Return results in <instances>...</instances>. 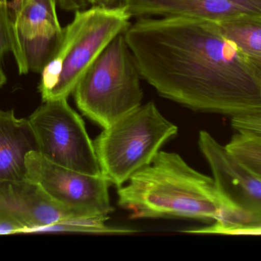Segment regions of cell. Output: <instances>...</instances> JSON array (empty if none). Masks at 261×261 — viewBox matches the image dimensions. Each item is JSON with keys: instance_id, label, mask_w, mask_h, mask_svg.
Segmentation results:
<instances>
[{"instance_id": "5bb4252c", "label": "cell", "mask_w": 261, "mask_h": 261, "mask_svg": "<svg viewBox=\"0 0 261 261\" xmlns=\"http://www.w3.org/2000/svg\"><path fill=\"white\" fill-rule=\"evenodd\" d=\"M227 148L261 176V138L236 133Z\"/></svg>"}, {"instance_id": "5b68a950", "label": "cell", "mask_w": 261, "mask_h": 261, "mask_svg": "<svg viewBox=\"0 0 261 261\" xmlns=\"http://www.w3.org/2000/svg\"><path fill=\"white\" fill-rule=\"evenodd\" d=\"M153 102L141 104L104 128L94 147L102 176L120 188L134 174L150 165L161 147L177 134Z\"/></svg>"}, {"instance_id": "e0dca14e", "label": "cell", "mask_w": 261, "mask_h": 261, "mask_svg": "<svg viewBox=\"0 0 261 261\" xmlns=\"http://www.w3.org/2000/svg\"><path fill=\"white\" fill-rule=\"evenodd\" d=\"M11 52L10 26L7 0H0V59Z\"/></svg>"}, {"instance_id": "277c9868", "label": "cell", "mask_w": 261, "mask_h": 261, "mask_svg": "<svg viewBox=\"0 0 261 261\" xmlns=\"http://www.w3.org/2000/svg\"><path fill=\"white\" fill-rule=\"evenodd\" d=\"M141 75L125 37L116 35L76 84L73 94L79 110L107 128L141 105Z\"/></svg>"}, {"instance_id": "7c38bea8", "label": "cell", "mask_w": 261, "mask_h": 261, "mask_svg": "<svg viewBox=\"0 0 261 261\" xmlns=\"http://www.w3.org/2000/svg\"><path fill=\"white\" fill-rule=\"evenodd\" d=\"M32 151L38 145L29 121L12 110L0 111V180H26V156Z\"/></svg>"}, {"instance_id": "6da1fadb", "label": "cell", "mask_w": 261, "mask_h": 261, "mask_svg": "<svg viewBox=\"0 0 261 261\" xmlns=\"http://www.w3.org/2000/svg\"><path fill=\"white\" fill-rule=\"evenodd\" d=\"M125 37L141 78L164 98L232 118L261 112L252 65L217 22L142 17L130 24Z\"/></svg>"}, {"instance_id": "ffe728a7", "label": "cell", "mask_w": 261, "mask_h": 261, "mask_svg": "<svg viewBox=\"0 0 261 261\" xmlns=\"http://www.w3.org/2000/svg\"><path fill=\"white\" fill-rule=\"evenodd\" d=\"M248 60H249L250 63H251V65H252L254 74H255L256 78H257V81H258L261 89V61H256V60L251 59Z\"/></svg>"}, {"instance_id": "ba28073f", "label": "cell", "mask_w": 261, "mask_h": 261, "mask_svg": "<svg viewBox=\"0 0 261 261\" xmlns=\"http://www.w3.org/2000/svg\"><path fill=\"white\" fill-rule=\"evenodd\" d=\"M26 179L39 185L58 203L88 218L108 219L113 211L109 188L102 176L84 174L50 162L38 151L26 156Z\"/></svg>"}, {"instance_id": "8992f818", "label": "cell", "mask_w": 261, "mask_h": 261, "mask_svg": "<svg viewBox=\"0 0 261 261\" xmlns=\"http://www.w3.org/2000/svg\"><path fill=\"white\" fill-rule=\"evenodd\" d=\"M28 121L38 152L46 159L79 173L102 176L94 143L82 118L67 99L46 101Z\"/></svg>"}, {"instance_id": "7a4b0ae2", "label": "cell", "mask_w": 261, "mask_h": 261, "mask_svg": "<svg viewBox=\"0 0 261 261\" xmlns=\"http://www.w3.org/2000/svg\"><path fill=\"white\" fill-rule=\"evenodd\" d=\"M118 204L138 219H195L222 225L247 223L213 178L192 168L177 153L160 151L118 190Z\"/></svg>"}, {"instance_id": "8fae6325", "label": "cell", "mask_w": 261, "mask_h": 261, "mask_svg": "<svg viewBox=\"0 0 261 261\" xmlns=\"http://www.w3.org/2000/svg\"><path fill=\"white\" fill-rule=\"evenodd\" d=\"M132 17H185L222 22L261 18V0H122Z\"/></svg>"}, {"instance_id": "9c48e42d", "label": "cell", "mask_w": 261, "mask_h": 261, "mask_svg": "<svg viewBox=\"0 0 261 261\" xmlns=\"http://www.w3.org/2000/svg\"><path fill=\"white\" fill-rule=\"evenodd\" d=\"M198 145L221 194L245 215L247 223L261 222V176L208 132H199Z\"/></svg>"}, {"instance_id": "3957f363", "label": "cell", "mask_w": 261, "mask_h": 261, "mask_svg": "<svg viewBox=\"0 0 261 261\" xmlns=\"http://www.w3.org/2000/svg\"><path fill=\"white\" fill-rule=\"evenodd\" d=\"M130 18L123 6L76 11L64 29L56 52L41 72L38 90L43 101L67 99L109 43L126 31Z\"/></svg>"}, {"instance_id": "2e32d148", "label": "cell", "mask_w": 261, "mask_h": 261, "mask_svg": "<svg viewBox=\"0 0 261 261\" xmlns=\"http://www.w3.org/2000/svg\"><path fill=\"white\" fill-rule=\"evenodd\" d=\"M231 125L236 133L261 138V112L233 117Z\"/></svg>"}, {"instance_id": "44dd1931", "label": "cell", "mask_w": 261, "mask_h": 261, "mask_svg": "<svg viewBox=\"0 0 261 261\" xmlns=\"http://www.w3.org/2000/svg\"><path fill=\"white\" fill-rule=\"evenodd\" d=\"M6 81H7V78H6V75L0 67V87H3L6 84Z\"/></svg>"}, {"instance_id": "d6986e66", "label": "cell", "mask_w": 261, "mask_h": 261, "mask_svg": "<svg viewBox=\"0 0 261 261\" xmlns=\"http://www.w3.org/2000/svg\"><path fill=\"white\" fill-rule=\"evenodd\" d=\"M87 3L95 7L107 8V9H113V8L122 6V0H87Z\"/></svg>"}, {"instance_id": "52a82bcc", "label": "cell", "mask_w": 261, "mask_h": 261, "mask_svg": "<svg viewBox=\"0 0 261 261\" xmlns=\"http://www.w3.org/2000/svg\"><path fill=\"white\" fill-rule=\"evenodd\" d=\"M56 6L57 0L8 2L11 52L20 75L41 74L56 52L64 34Z\"/></svg>"}, {"instance_id": "ac0fdd59", "label": "cell", "mask_w": 261, "mask_h": 261, "mask_svg": "<svg viewBox=\"0 0 261 261\" xmlns=\"http://www.w3.org/2000/svg\"><path fill=\"white\" fill-rule=\"evenodd\" d=\"M57 3L64 10L76 12L85 9L88 3L87 0H57Z\"/></svg>"}, {"instance_id": "9a60e30c", "label": "cell", "mask_w": 261, "mask_h": 261, "mask_svg": "<svg viewBox=\"0 0 261 261\" xmlns=\"http://www.w3.org/2000/svg\"><path fill=\"white\" fill-rule=\"evenodd\" d=\"M186 232L230 236H261V222L240 225H219L213 223L210 226L188 230Z\"/></svg>"}, {"instance_id": "4fadbf2b", "label": "cell", "mask_w": 261, "mask_h": 261, "mask_svg": "<svg viewBox=\"0 0 261 261\" xmlns=\"http://www.w3.org/2000/svg\"><path fill=\"white\" fill-rule=\"evenodd\" d=\"M224 36L247 58L261 61V18L245 17L217 22Z\"/></svg>"}, {"instance_id": "30bf717a", "label": "cell", "mask_w": 261, "mask_h": 261, "mask_svg": "<svg viewBox=\"0 0 261 261\" xmlns=\"http://www.w3.org/2000/svg\"><path fill=\"white\" fill-rule=\"evenodd\" d=\"M0 216L19 223L24 233L61 222L96 219L58 203L39 185L27 179L0 180Z\"/></svg>"}]
</instances>
